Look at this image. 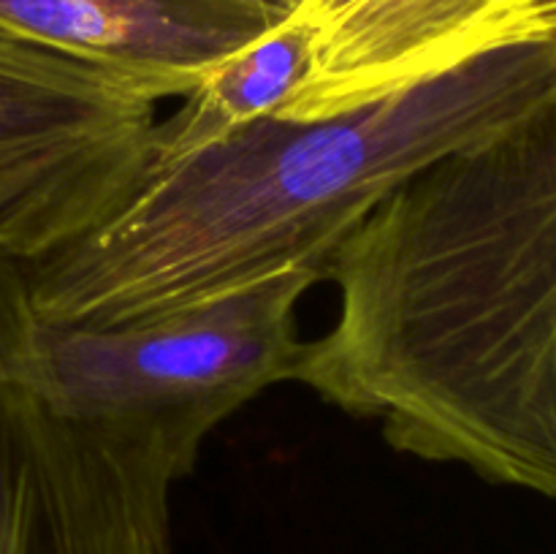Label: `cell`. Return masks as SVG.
Instances as JSON below:
<instances>
[{
  "mask_svg": "<svg viewBox=\"0 0 556 554\" xmlns=\"http://www.w3.org/2000/svg\"><path fill=\"white\" fill-rule=\"evenodd\" d=\"M302 383L394 449L556 503V87L386 199L324 266Z\"/></svg>",
  "mask_w": 556,
  "mask_h": 554,
  "instance_id": "6da1fadb",
  "label": "cell"
},
{
  "mask_svg": "<svg viewBox=\"0 0 556 554\" xmlns=\"http://www.w3.org/2000/svg\"><path fill=\"white\" fill-rule=\"evenodd\" d=\"M556 87V36L514 43L326 119L258 117L147 163L117 210L36 264L27 307L123 324L318 269L402 185L525 117Z\"/></svg>",
  "mask_w": 556,
  "mask_h": 554,
  "instance_id": "7a4b0ae2",
  "label": "cell"
},
{
  "mask_svg": "<svg viewBox=\"0 0 556 554\" xmlns=\"http://www.w3.org/2000/svg\"><path fill=\"white\" fill-rule=\"evenodd\" d=\"M318 280L302 266L109 326L36 318L25 297L11 364L60 416L155 440L185 478L223 418L269 386L302 380L309 342L296 307Z\"/></svg>",
  "mask_w": 556,
  "mask_h": 554,
  "instance_id": "3957f363",
  "label": "cell"
},
{
  "mask_svg": "<svg viewBox=\"0 0 556 554\" xmlns=\"http://www.w3.org/2000/svg\"><path fill=\"white\" fill-rule=\"evenodd\" d=\"M163 98L0 30V253L36 264L112 215L150 163Z\"/></svg>",
  "mask_w": 556,
  "mask_h": 554,
  "instance_id": "277c9868",
  "label": "cell"
},
{
  "mask_svg": "<svg viewBox=\"0 0 556 554\" xmlns=\"http://www.w3.org/2000/svg\"><path fill=\"white\" fill-rule=\"evenodd\" d=\"M22 275L0 259V554H177L161 443L65 418L16 375Z\"/></svg>",
  "mask_w": 556,
  "mask_h": 554,
  "instance_id": "5b68a950",
  "label": "cell"
},
{
  "mask_svg": "<svg viewBox=\"0 0 556 554\" xmlns=\"http://www.w3.org/2000/svg\"><path fill=\"white\" fill-rule=\"evenodd\" d=\"M313 65L275 117L364 106L514 43L556 36V0H313Z\"/></svg>",
  "mask_w": 556,
  "mask_h": 554,
  "instance_id": "8992f818",
  "label": "cell"
},
{
  "mask_svg": "<svg viewBox=\"0 0 556 554\" xmlns=\"http://www.w3.org/2000/svg\"><path fill=\"white\" fill-rule=\"evenodd\" d=\"M288 14L264 0H0V30L185 98Z\"/></svg>",
  "mask_w": 556,
  "mask_h": 554,
  "instance_id": "52a82bcc",
  "label": "cell"
},
{
  "mask_svg": "<svg viewBox=\"0 0 556 554\" xmlns=\"http://www.w3.org/2000/svg\"><path fill=\"white\" fill-rule=\"evenodd\" d=\"M318 14L307 5L206 71L168 119H157L150 163L217 144L242 125L280 114L313 65Z\"/></svg>",
  "mask_w": 556,
  "mask_h": 554,
  "instance_id": "ba28073f",
  "label": "cell"
},
{
  "mask_svg": "<svg viewBox=\"0 0 556 554\" xmlns=\"http://www.w3.org/2000/svg\"><path fill=\"white\" fill-rule=\"evenodd\" d=\"M264 3L275 5V9H282V11H296L302 9V5H307L309 0H264Z\"/></svg>",
  "mask_w": 556,
  "mask_h": 554,
  "instance_id": "9c48e42d",
  "label": "cell"
}]
</instances>
